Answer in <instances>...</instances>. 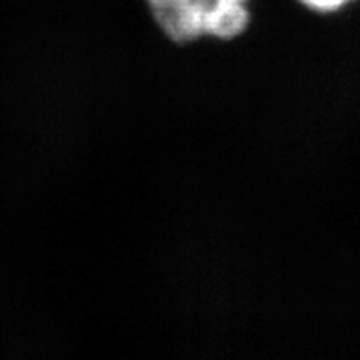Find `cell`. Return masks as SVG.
I'll return each instance as SVG.
<instances>
[{
  "mask_svg": "<svg viewBox=\"0 0 360 360\" xmlns=\"http://www.w3.org/2000/svg\"><path fill=\"white\" fill-rule=\"evenodd\" d=\"M248 11L241 2H221L210 0L206 17H204V32L215 37H236L247 28Z\"/></svg>",
  "mask_w": 360,
  "mask_h": 360,
  "instance_id": "7a4b0ae2",
  "label": "cell"
},
{
  "mask_svg": "<svg viewBox=\"0 0 360 360\" xmlns=\"http://www.w3.org/2000/svg\"><path fill=\"white\" fill-rule=\"evenodd\" d=\"M221 2H241V4H243L245 0H221Z\"/></svg>",
  "mask_w": 360,
  "mask_h": 360,
  "instance_id": "5b68a950",
  "label": "cell"
},
{
  "mask_svg": "<svg viewBox=\"0 0 360 360\" xmlns=\"http://www.w3.org/2000/svg\"><path fill=\"white\" fill-rule=\"evenodd\" d=\"M305 6L313 8L318 11H333L342 8L344 4H347L349 0H302Z\"/></svg>",
  "mask_w": 360,
  "mask_h": 360,
  "instance_id": "277c9868",
  "label": "cell"
},
{
  "mask_svg": "<svg viewBox=\"0 0 360 360\" xmlns=\"http://www.w3.org/2000/svg\"><path fill=\"white\" fill-rule=\"evenodd\" d=\"M208 4L210 0H193L190 4L157 15V19L162 24V28L166 30V34L176 43L193 41L206 34L204 17H206Z\"/></svg>",
  "mask_w": 360,
  "mask_h": 360,
  "instance_id": "6da1fadb",
  "label": "cell"
},
{
  "mask_svg": "<svg viewBox=\"0 0 360 360\" xmlns=\"http://www.w3.org/2000/svg\"><path fill=\"white\" fill-rule=\"evenodd\" d=\"M190 2H193V0H149V4H151L155 15L166 13V11L175 10V8H180V6L190 4Z\"/></svg>",
  "mask_w": 360,
  "mask_h": 360,
  "instance_id": "3957f363",
  "label": "cell"
}]
</instances>
